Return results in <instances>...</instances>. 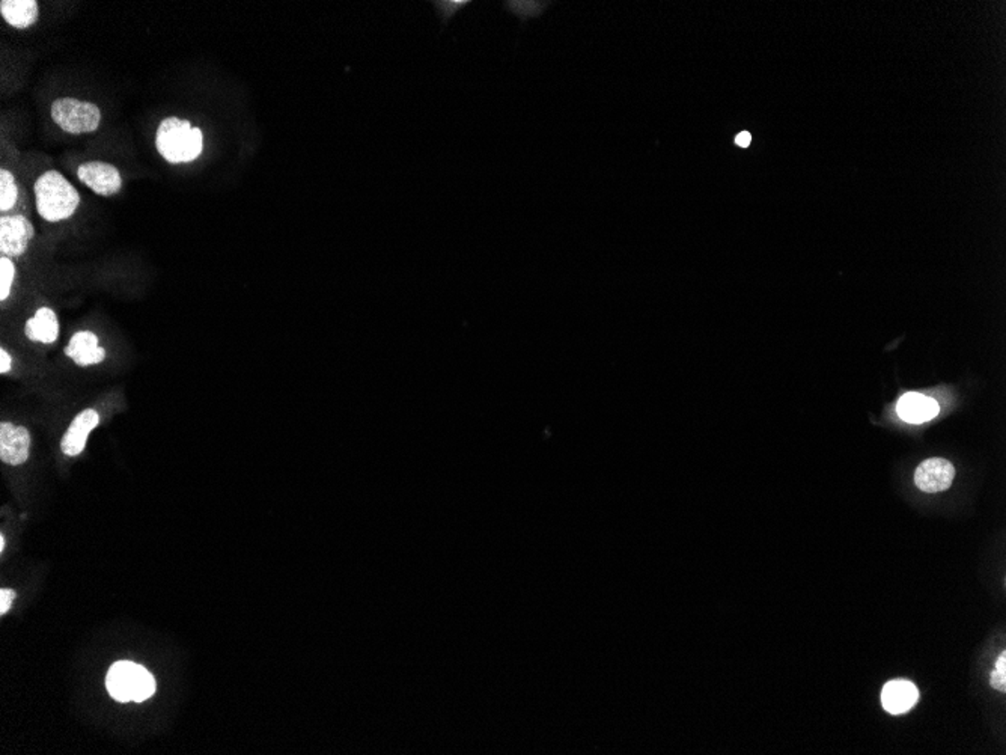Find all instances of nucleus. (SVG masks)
Here are the masks:
<instances>
[{
    "label": "nucleus",
    "instance_id": "obj_1",
    "mask_svg": "<svg viewBox=\"0 0 1006 755\" xmlns=\"http://www.w3.org/2000/svg\"><path fill=\"white\" fill-rule=\"evenodd\" d=\"M155 148L169 163H190L204 150V135L188 119L166 118L155 133Z\"/></svg>",
    "mask_w": 1006,
    "mask_h": 755
},
{
    "label": "nucleus",
    "instance_id": "obj_2",
    "mask_svg": "<svg viewBox=\"0 0 1006 755\" xmlns=\"http://www.w3.org/2000/svg\"><path fill=\"white\" fill-rule=\"evenodd\" d=\"M33 193H35L38 213L44 221L48 222L70 219L80 204L79 192L57 171L44 172L35 181Z\"/></svg>",
    "mask_w": 1006,
    "mask_h": 755
},
{
    "label": "nucleus",
    "instance_id": "obj_3",
    "mask_svg": "<svg viewBox=\"0 0 1006 755\" xmlns=\"http://www.w3.org/2000/svg\"><path fill=\"white\" fill-rule=\"evenodd\" d=\"M106 688L119 703H142L154 695L155 680L144 666L121 661L109 670Z\"/></svg>",
    "mask_w": 1006,
    "mask_h": 755
},
{
    "label": "nucleus",
    "instance_id": "obj_4",
    "mask_svg": "<svg viewBox=\"0 0 1006 755\" xmlns=\"http://www.w3.org/2000/svg\"><path fill=\"white\" fill-rule=\"evenodd\" d=\"M53 122L71 135L92 133L99 128L101 112L99 106L75 99H59L52 104Z\"/></svg>",
    "mask_w": 1006,
    "mask_h": 755
},
{
    "label": "nucleus",
    "instance_id": "obj_5",
    "mask_svg": "<svg viewBox=\"0 0 1006 755\" xmlns=\"http://www.w3.org/2000/svg\"><path fill=\"white\" fill-rule=\"evenodd\" d=\"M35 228L28 217L4 216L0 219V252L2 257L20 259L28 250Z\"/></svg>",
    "mask_w": 1006,
    "mask_h": 755
},
{
    "label": "nucleus",
    "instance_id": "obj_6",
    "mask_svg": "<svg viewBox=\"0 0 1006 755\" xmlns=\"http://www.w3.org/2000/svg\"><path fill=\"white\" fill-rule=\"evenodd\" d=\"M79 180L84 186L100 195V197H112L117 195L122 188V179L119 171L113 164L106 162H88L80 166L77 171Z\"/></svg>",
    "mask_w": 1006,
    "mask_h": 755
},
{
    "label": "nucleus",
    "instance_id": "obj_7",
    "mask_svg": "<svg viewBox=\"0 0 1006 755\" xmlns=\"http://www.w3.org/2000/svg\"><path fill=\"white\" fill-rule=\"evenodd\" d=\"M955 468L945 459H930L923 461L914 472V483L923 492H945L952 486Z\"/></svg>",
    "mask_w": 1006,
    "mask_h": 755
},
{
    "label": "nucleus",
    "instance_id": "obj_8",
    "mask_svg": "<svg viewBox=\"0 0 1006 755\" xmlns=\"http://www.w3.org/2000/svg\"><path fill=\"white\" fill-rule=\"evenodd\" d=\"M31 435L22 426L2 423L0 426V459L6 465H23L29 459Z\"/></svg>",
    "mask_w": 1006,
    "mask_h": 755
},
{
    "label": "nucleus",
    "instance_id": "obj_9",
    "mask_svg": "<svg viewBox=\"0 0 1006 755\" xmlns=\"http://www.w3.org/2000/svg\"><path fill=\"white\" fill-rule=\"evenodd\" d=\"M99 423L100 415L94 408H86L83 412H80L62 437L61 446L64 454L70 457L82 454L91 432L99 426Z\"/></svg>",
    "mask_w": 1006,
    "mask_h": 755
},
{
    "label": "nucleus",
    "instance_id": "obj_10",
    "mask_svg": "<svg viewBox=\"0 0 1006 755\" xmlns=\"http://www.w3.org/2000/svg\"><path fill=\"white\" fill-rule=\"evenodd\" d=\"M66 355L79 366H90L103 362L106 350L100 347L99 337L94 332L80 330L70 339L66 347Z\"/></svg>",
    "mask_w": 1006,
    "mask_h": 755
},
{
    "label": "nucleus",
    "instance_id": "obj_11",
    "mask_svg": "<svg viewBox=\"0 0 1006 755\" xmlns=\"http://www.w3.org/2000/svg\"><path fill=\"white\" fill-rule=\"evenodd\" d=\"M897 410L899 417L905 423L923 424L936 417L940 408L934 399L917 392H908L899 399Z\"/></svg>",
    "mask_w": 1006,
    "mask_h": 755
},
{
    "label": "nucleus",
    "instance_id": "obj_12",
    "mask_svg": "<svg viewBox=\"0 0 1006 755\" xmlns=\"http://www.w3.org/2000/svg\"><path fill=\"white\" fill-rule=\"evenodd\" d=\"M919 698L916 686L905 680L889 681L881 692L883 707L892 715H901L910 710Z\"/></svg>",
    "mask_w": 1006,
    "mask_h": 755
},
{
    "label": "nucleus",
    "instance_id": "obj_13",
    "mask_svg": "<svg viewBox=\"0 0 1006 755\" xmlns=\"http://www.w3.org/2000/svg\"><path fill=\"white\" fill-rule=\"evenodd\" d=\"M24 332L26 337L35 343H55L59 337V320L55 311L46 306L39 308L33 317L28 320Z\"/></svg>",
    "mask_w": 1006,
    "mask_h": 755
},
{
    "label": "nucleus",
    "instance_id": "obj_14",
    "mask_svg": "<svg viewBox=\"0 0 1006 755\" xmlns=\"http://www.w3.org/2000/svg\"><path fill=\"white\" fill-rule=\"evenodd\" d=\"M0 13L6 23L15 29L31 28L39 17L37 0H2Z\"/></svg>",
    "mask_w": 1006,
    "mask_h": 755
},
{
    "label": "nucleus",
    "instance_id": "obj_15",
    "mask_svg": "<svg viewBox=\"0 0 1006 755\" xmlns=\"http://www.w3.org/2000/svg\"><path fill=\"white\" fill-rule=\"evenodd\" d=\"M19 201V188L10 171H0V212H10Z\"/></svg>",
    "mask_w": 1006,
    "mask_h": 755
},
{
    "label": "nucleus",
    "instance_id": "obj_16",
    "mask_svg": "<svg viewBox=\"0 0 1006 755\" xmlns=\"http://www.w3.org/2000/svg\"><path fill=\"white\" fill-rule=\"evenodd\" d=\"M14 277L15 266L13 259L2 257L0 259V301H6L10 297Z\"/></svg>",
    "mask_w": 1006,
    "mask_h": 755
},
{
    "label": "nucleus",
    "instance_id": "obj_17",
    "mask_svg": "<svg viewBox=\"0 0 1006 755\" xmlns=\"http://www.w3.org/2000/svg\"><path fill=\"white\" fill-rule=\"evenodd\" d=\"M547 5L548 4H538V2H528V4L526 2H515V4L508 2L506 8L519 15L520 19L524 20L532 19V17L541 14L547 8Z\"/></svg>",
    "mask_w": 1006,
    "mask_h": 755
},
{
    "label": "nucleus",
    "instance_id": "obj_18",
    "mask_svg": "<svg viewBox=\"0 0 1006 755\" xmlns=\"http://www.w3.org/2000/svg\"><path fill=\"white\" fill-rule=\"evenodd\" d=\"M468 5L466 0H459V2H434L435 10L442 17L443 24L450 22L451 17L457 13V11L463 10L464 6Z\"/></svg>",
    "mask_w": 1006,
    "mask_h": 755
},
{
    "label": "nucleus",
    "instance_id": "obj_19",
    "mask_svg": "<svg viewBox=\"0 0 1006 755\" xmlns=\"http://www.w3.org/2000/svg\"><path fill=\"white\" fill-rule=\"evenodd\" d=\"M15 599V593L13 590H2L0 592V614L5 615L10 610L13 601Z\"/></svg>",
    "mask_w": 1006,
    "mask_h": 755
},
{
    "label": "nucleus",
    "instance_id": "obj_20",
    "mask_svg": "<svg viewBox=\"0 0 1006 755\" xmlns=\"http://www.w3.org/2000/svg\"><path fill=\"white\" fill-rule=\"evenodd\" d=\"M992 686H993V688H994V689L1002 690V692H1005V690H1006V676H1002V674H999V672H997L996 670L993 671Z\"/></svg>",
    "mask_w": 1006,
    "mask_h": 755
},
{
    "label": "nucleus",
    "instance_id": "obj_21",
    "mask_svg": "<svg viewBox=\"0 0 1006 755\" xmlns=\"http://www.w3.org/2000/svg\"><path fill=\"white\" fill-rule=\"evenodd\" d=\"M11 365H13V359H11L10 355L2 348V350H0V373H2V374H6L8 371H11Z\"/></svg>",
    "mask_w": 1006,
    "mask_h": 755
},
{
    "label": "nucleus",
    "instance_id": "obj_22",
    "mask_svg": "<svg viewBox=\"0 0 1006 755\" xmlns=\"http://www.w3.org/2000/svg\"><path fill=\"white\" fill-rule=\"evenodd\" d=\"M752 144V135L749 132H741L735 136V145L739 148H748Z\"/></svg>",
    "mask_w": 1006,
    "mask_h": 755
},
{
    "label": "nucleus",
    "instance_id": "obj_23",
    "mask_svg": "<svg viewBox=\"0 0 1006 755\" xmlns=\"http://www.w3.org/2000/svg\"><path fill=\"white\" fill-rule=\"evenodd\" d=\"M4 549H5V537L0 535V552H4Z\"/></svg>",
    "mask_w": 1006,
    "mask_h": 755
}]
</instances>
